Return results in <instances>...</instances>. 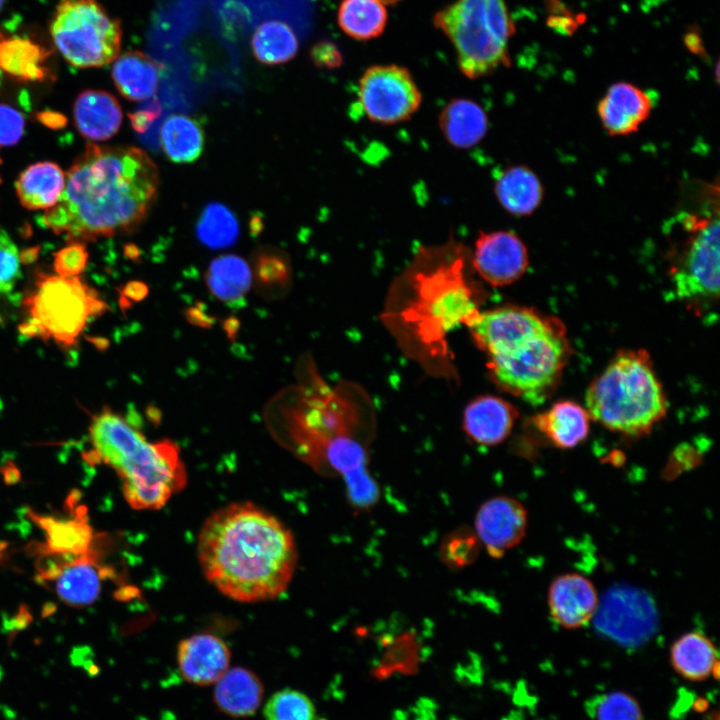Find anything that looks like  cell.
<instances>
[{"label": "cell", "mask_w": 720, "mask_h": 720, "mask_svg": "<svg viewBox=\"0 0 720 720\" xmlns=\"http://www.w3.org/2000/svg\"><path fill=\"white\" fill-rule=\"evenodd\" d=\"M239 233L236 216L219 202L206 205L196 225L198 240L210 249L231 247L237 241Z\"/></svg>", "instance_id": "cell-34"}, {"label": "cell", "mask_w": 720, "mask_h": 720, "mask_svg": "<svg viewBox=\"0 0 720 720\" xmlns=\"http://www.w3.org/2000/svg\"><path fill=\"white\" fill-rule=\"evenodd\" d=\"M599 629L623 645H637L652 633L654 616H650L647 602L635 592L618 591L607 596Z\"/></svg>", "instance_id": "cell-17"}, {"label": "cell", "mask_w": 720, "mask_h": 720, "mask_svg": "<svg viewBox=\"0 0 720 720\" xmlns=\"http://www.w3.org/2000/svg\"><path fill=\"white\" fill-rule=\"evenodd\" d=\"M387 11L379 0H343L338 23L349 36L367 40L380 35L386 25Z\"/></svg>", "instance_id": "cell-31"}, {"label": "cell", "mask_w": 720, "mask_h": 720, "mask_svg": "<svg viewBox=\"0 0 720 720\" xmlns=\"http://www.w3.org/2000/svg\"><path fill=\"white\" fill-rule=\"evenodd\" d=\"M88 251L84 243L70 242L54 255L53 269L58 276L75 277L86 268Z\"/></svg>", "instance_id": "cell-39"}, {"label": "cell", "mask_w": 720, "mask_h": 720, "mask_svg": "<svg viewBox=\"0 0 720 720\" xmlns=\"http://www.w3.org/2000/svg\"><path fill=\"white\" fill-rule=\"evenodd\" d=\"M39 254V247H31L19 253L20 263L30 264L34 262Z\"/></svg>", "instance_id": "cell-45"}, {"label": "cell", "mask_w": 720, "mask_h": 720, "mask_svg": "<svg viewBox=\"0 0 720 720\" xmlns=\"http://www.w3.org/2000/svg\"><path fill=\"white\" fill-rule=\"evenodd\" d=\"M494 193L500 205L511 215L532 214L543 199V187L536 174L522 165L510 166L498 173Z\"/></svg>", "instance_id": "cell-23"}, {"label": "cell", "mask_w": 720, "mask_h": 720, "mask_svg": "<svg viewBox=\"0 0 720 720\" xmlns=\"http://www.w3.org/2000/svg\"><path fill=\"white\" fill-rule=\"evenodd\" d=\"M73 116L78 132L91 141H105L113 137L123 119L117 99L106 91L93 89L77 96Z\"/></svg>", "instance_id": "cell-21"}, {"label": "cell", "mask_w": 720, "mask_h": 720, "mask_svg": "<svg viewBox=\"0 0 720 720\" xmlns=\"http://www.w3.org/2000/svg\"><path fill=\"white\" fill-rule=\"evenodd\" d=\"M439 129L445 140L458 149L477 145L486 135L489 120L484 109L467 98H454L440 111Z\"/></svg>", "instance_id": "cell-22"}, {"label": "cell", "mask_w": 720, "mask_h": 720, "mask_svg": "<svg viewBox=\"0 0 720 720\" xmlns=\"http://www.w3.org/2000/svg\"><path fill=\"white\" fill-rule=\"evenodd\" d=\"M466 326L500 389L531 404L555 390L571 355L561 320L534 308L503 305L479 311Z\"/></svg>", "instance_id": "cell-3"}, {"label": "cell", "mask_w": 720, "mask_h": 720, "mask_svg": "<svg viewBox=\"0 0 720 720\" xmlns=\"http://www.w3.org/2000/svg\"><path fill=\"white\" fill-rule=\"evenodd\" d=\"M161 105L158 101H153L150 104L130 113L128 115L133 129L137 133L146 132L152 123L160 116Z\"/></svg>", "instance_id": "cell-41"}, {"label": "cell", "mask_w": 720, "mask_h": 720, "mask_svg": "<svg viewBox=\"0 0 720 720\" xmlns=\"http://www.w3.org/2000/svg\"><path fill=\"white\" fill-rule=\"evenodd\" d=\"M313 60L316 64L326 67H335L339 64V55L333 52L327 46L316 47L312 53Z\"/></svg>", "instance_id": "cell-42"}, {"label": "cell", "mask_w": 720, "mask_h": 720, "mask_svg": "<svg viewBox=\"0 0 720 720\" xmlns=\"http://www.w3.org/2000/svg\"><path fill=\"white\" fill-rule=\"evenodd\" d=\"M470 261L473 271L493 287L513 284L526 272L528 251L520 237L512 231H480Z\"/></svg>", "instance_id": "cell-12"}, {"label": "cell", "mask_w": 720, "mask_h": 720, "mask_svg": "<svg viewBox=\"0 0 720 720\" xmlns=\"http://www.w3.org/2000/svg\"><path fill=\"white\" fill-rule=\"evenodd\" d=\"M48 52L37 42L19 35L0 33V70L23 82L48 78Z\"/></svg>", "instance_id": "cell-28"}, {"label": "cell", "mask_w": 720, "mask_h": 720, "mask_svg": "<svg viewBox=\"0 0 720 720\" xmlns=\"http://www.w3.org/2000/svg\"><path fill=\"white\" fill-rule=\"evenodd\" d=\"M66 174L54 162L34 163L23 170L16 180V194L28 210H48L59 200L65 187Z\"/></svg>", "instance_id": "cell-25"}, {"label": "cell", "mask_w": 720, "mask_h": 720, "mask_svg": "<svg viewBox=\"0 0 720 720\" xmlns=\"http://www.w3.org/2000/svg\"><path fill=\"white\" fill-rule=\"evenodd\" d=\"M670 662L682 678L699 682L718 674V654L713 642L703 633L681 635L670 648Z\"/></svg>", "instance_id": "cell-27"}, {"label": "cell", "mask_w": 720, "mask_h": 720, "mask_svg": "<svg viewBox=\"0 0 720 720\" xmlns=\"http://www.w3.org/2000/svg\"><path fill=\"white\" fill-rule=\"evenodd\" d=\"M252 50L256 59L264 64H282L297 53L298 40L289 25L281 21H266L255 30Z\"/></svg>", "instance_id": "cell-33"}, {"label": "cell", "mask_w": 720, "mask_h": 720, "mask_svg": "<svg viewBox=\"0 0 720 720\" xmlns=\"http://www.w3.org/2000/svg\"><path fill=\"white\" fill-rule=\"evenodd\" d=\"M654 106L652 96L639 87L618 82L613 84L597 105L603 128L613 136L634 133L649 117Z\"/></svg>", "instance_id": "cell-18"}, {"label": "cell", "mask_w": 720, "mask_h": 720, "mask_svg": "<svg viewBox=\"0 0 720 720\" xmlns=\"http://www.w3.org/2000/svg\"><path fill=\"white\" fill-rule=\"evenodd\" d=\"M253 281L259 294L279 298L288 291L291 282V265L288 256L276 248L258 249L252 259Z\"/></svg>", "instance_id": "cell-32"}, {"label": "cell", "mask_w": 720, "mask_h": 720, "mask_svg": "<svg viewBox=\"0 0 720 720\" xmlns=\"http://www.w3.org/2000/svg\"><path fill=\"white\" fill-rule=\"evenodd\" d=\"M50 34L61 55L75 67H102L119 55L120 24L96 0H61Z\"/></svg>", "instance_id": "cell-10"}, {"label": "cell", "mask_w": 720, "mask_h": 720, "mask_svg": "<svg viewBox=\"0 0 720 720\" xmlns=\"http://www.w3.org/2000/svg\"><path fill=\"white\" fill-rule=\"evenodd\" d=\"M719 213L710 202L705 210L681 212L676 224L683 232L671 267L678 299L698 315L709 313L719 298Z\"/></svg>", "instance_id": "cell-9"}, {"label": "cell", "mask_w": 720, "mask_h": 720, "mask_svg": "<svg viewBox=\"0 0 720 720\" xmlns=\"http://www.w3.org/2000/svg\"><path fill=\"white\" fill-rule=\"evenodd\" d=\"M88 429V459L115 470L132 508L160 509L184 488L185 467L172 441H148L133 424L109 408L94 415Z\"/></svg>", "instance_id": "cell-5"}, {"label": "cell", "mask_w": 720, "mask_h": 720, "mask_svg": "<svg viewBox=\"0 0 720 720\" xmlns=\"http://www.w3.org/2000/svg\"><path fill=\"white\" fill-rule=\"evenodd\" d=\"M112 79L118 92L130 101H145L156 93L160 68L140 51H129L113 61Z\"/></svg>", "instance_id": "cell-26"}, {"label": "cell", "mask_w": 720, "mask_h": 720, "mask_svg": "<svg viewBox=\"0 0 720 720\" xmlns=\"http://www.w3.org/2000/svg\"><path fill=\"white\" fill-rule=\"evenodd\" d=\"M480 545L476 533L472 530L467 528L455 530L441 545V559L450 568L465 567L477 558Z\"/></svg>", "instance_id": "cell-37"}, {"label": "cell", "mask_w": 720, "mask_h": 720, "mask_svg": "<svg viewBox=\"0 0 720 720\" xmlns=\"http://www.w3.org/2000/svg\"><path fill=\"white\" fill-rule=\"evenodd\" d=\"M39 120L48 127L59 128L65 124V118L61 114L54 112H42Z\"/></svg>", "instance_id": "cell-43"}, {"label": "cell", "mask_w": 720, "mask_h": 720, "mask_svg": "<svg viewBox=\"0 0 720 720\" xmlns=\"http://www.w3.org/2000/svg\"><path fill=\"white\" fill-rule=\"evenodd\" d=\"M56 559L60 560L40 565V580L50 583L58 597L70 606L92 604L101 592L103 573L90 552Z\"/></svg>", "instance_id": "cell-14"}, {"label": "cell", "mask_w": 720, "mask_h": 720, "mask_svg": "<svg viewBox=\"0 0 720 720\" xmlns=\"http://www.w3.org/2000/svg\"><path fill=\"white\" fill-rule=\"evenodd\" d=\"M517 418L518 411L511 403L498 396L482 395L465 407L463 428L473 442L495 446L510 435Z\"/></svg>", "instance_id": "cell-19"}, {"label": "cell", "mask_w": 720, "mask_h": 720, "mask_svg": "<svg viewBox=\"0 0 720 720\" xmlns=\"http://www.w3.org/2000/svg\"><path fill=\"white\" fill-rule=\"evenodd\" d=\"M144 285L139 282H130L123 289L124 295L137 299V296H141L143 293Z\"/></svg>", "instance_id": "cell-44"}, {"label": "cell", "mask_w": 720, "mask_h": 720, "mask_svg": "<svg viewBox=\"0 0 720 720\" xmlns=\"http://www.w3.org/2000/svg\"><path fill=\"white\" fill-rule=\"evenodd\" d=\"M533 424L556 447L574 448L589 433L590 416L581 405L565 400L533 417Z\"/></svg>", "instance_id": "cell-24"}, {"label": "cell", "mask_w": 720, "mask_h": 720, "mask_svg": "<svg viewBox=\"0 0 720 720\" xmlns=\"http://www.w3.org/2000/svg\"><path fill=\"white\" fill-rule=\"evenodd\" d=\"M379 1H381L383 4H391V3H395L399 0H379Z\"/></svg>", "instance_id": "cell-47"}, {"label": "cell", "mask_w": 720, "mask_h": 720, "mask_svg": "<svg viewBox=\"0 0 720 720\" xmlns=\"http://www.w3.org/2000/svg\"><path fill=\"white\" fill-rule=\"evenodd\" d=\"M19 277L18 248L7 232L0 228V294L10 292Z\"/></svg>", "instance_id": "cell-38"}, {"label": "cell", "mask_w": 720, "mask_h": 720, "mask_svg": "<svg viewBox=\"0 0 720 720\" xmlns=\"http://www.w3.org/2000/svg\"><path fill=\"white\" fill-rule=\"evenodd\" d=\"M176 660L186 682L207 686L215 684L230 668L231 651L220 637L196 633L179 642Z\"/></svg>", "instance_id": "cell-15"}, {"label": "cell", "mask_w": 720, "mask_h": 720, "mask_svg": "<svg viewBox=\"0 0 720 720\" xmlns=\"http://www.w3.org/2000/svg\"><path fill=\"white\" fill-rule=\"evenodd\" d=\"M197 554L207 580L226 597L244 603L278 597L297 564L291 531L249 502L213 512L200 529Z\"/></svg>", "instance_id": "cell-2"}, {"label": "cell", "mask_w": 720, "mask_h": 720, "mask_svg": "<svg viewBox=\"0 0 720 720\" xmlns=\"http://www.w3.org/2000/svg\"><path fill=\"white\" fill-rule=\"evenodd\" d=\"M205 282L218 300L230 305L239 304L253 283L251 266L240 256L221 255L210 262Z\"/></svg>", "instance_id": "cell-29"}, {"label": "cell", "mask_w": 720, "mask_h": 720, "mask_svg": "<svg viewBox=\"0 0 720 720\" xmlns=\"http://www.w3.org/2000/svg\"><path fill=\"white\" fill-rule=\"evenodd\" d=\"M548 607L552 619L567 629L587 625L596 615L599 599L594 584L579 573L556 577L548 590Z\"/></svg>", "instance_id": "cell-16"}, {"label": "cell", "mask_w": 720, "mask_h": 720, "mask_svg": "<svg viewBox=\"0 0 720 720\" xmlns=\"http://www.w3.org/2000/svg\"><path fill=\"white\" fill-rule=\"evenodd\" d=\"M0 163H1V159H0ZM0 182H1V179H0Z\"/></svg>", "instance_id": "cell-49"}, {"label": "cell", "mask_w": 720, "mask_h": 720, "mask_svg": "<svg viewBox=\"0 0 720 720\" xmlns=\"http://www.w3.org/2000/svg\"><path fill=\"white\" fill-rule=\"evenodd\" d=\"M29 319L19 325L25 337L52 340L73 348L91 318L102 315L106 303L80 277L38 273L34 287L23 298Z\"/></svg>", "instance_id": "cell-7"}, {"label": "cell", "mask_w": 720, "mask_h": 720, "mask_svg": "<svg viewBox=\"0 0 720 720\" xmlns=\"http://www.w3.org/2000/svg\"><path fill=\"white\" fill-rule=\"evenodd\" d=\"M24 116L10 105L0 103V145H15L22 138Z\"/></svg>", "instance_id": "cell-40"}, {"label": "cell", "mask_w": 720, "mask_h": 720, "mask_svg": "<svg viewBox=\"0 0 720 720\" xmlns=\"http://www.w3.org/2000/svg\"><path fill=\"white\" fill-rule=\"evenodd\" d=\"M585 401L590 417L630 437L649 433L667 411L662 384L641 349L618 352L591 382Z\"/></svg>", "instance_id": "cell-6"}, {"label": "cell", "mask_w": 720, "mask_h": 720, "mask_svg": "<svg viewBox=\"0 0 720 720\" xmlns=\"http://www.w3.org/2000/svg\"><path fill=\"white\" fill-rule=\"evenodd\" d=\"M4 0H0V8L2 7Z\"/></svg>", "instance_id": "cell-48"}, {"label": "cell", "mask_w": 720, "mask_h": 720, "mask_svg": "<svg viewBox=\"0 0 720 720\" xmlns=\"http://www.w3.org/2000/svg\"><path fill=\"white\" fill-rule=\"evenodd\" d=\"M158 187V169L142 149L88 144L67 172L58 202L44 211L39 224L67 243L130 233L147 217Z\"/></svg>", "instance_id": "cell-1"}, {"label": "cell", "mask_w": 720, "mask_h": 720, "mask_svg": "<svg viewBox=\"0 0 720 720\" xmlns=\"http://www.w3.org/2000/svg\"><path fill=\"white\" fill-rule=\"evenodd\" d=\"M594 720H643L638 701L623 691H612L592 698L586 704Z\"/></svg>", "instance_id": "cell-36"}, {"label": "cell", "mask_w": 720, "mask_h": 720, "mask_svg": "<svg viewBox=\"0 0 720 720\" xmlns=\"http://www.w3.org/2000/svg\"><path fill=\"white\" fill-rule=\"evenodd\" d=\"M358 102L372 122L393 125L410 119L422 102L410 72L398 65H375L361 76Z\"/></svg>", "instance_id": "cell-11"}, {"label": "cell", "mask_w": 720, "mask_h": 720, "mask_svg": "<svg viewBox=\"0 0 720 720\" xmlns=\"http://www.w3.org/2000/svg\"><path fill=\"white\" fill-rule=\"evenodd\" d=\"M263 715L265 720H326L305 693L292 688L275 692L266 701Z\"/></svg>", "instance_id": "cell-35"}, {"label": "cell", "mask_w": 720, "mask_h": 720, "mask_svg": "<svg viewBox=\"0 0 720 720\" xmlns=\"http://www.w3.org/2000/svg\"><path fill=\"white\" fill-rule=\"evenodd\" d=\"M469 250L449 239L440 245L419 248L398 280L404 300L402 330L419 347L444 346L443 338L459 324H467L480 310L481 289L471 280ZM410 341V342H411Z\"/></svg>", "instance_id": "cell-4"}, {"label": "cell", "mask_w": 720, "mask_h": 720, "mask_svg": "<svg viewBox=\"0 0 720 720\" xmlns=\"http://www.w3.org/2000/svg\"><path fill=\"white\" fill-rule=\"evenodd\" d=\"M4 550H5V545H3V544L0 543V560H1L2 557H3Z\"/></svg>", "instance_id": "cell-46"}, {"label": "cell", "mask_w": 720, "mask_h": 720, "mask_svg": "<svg viewBox=\"0 0 720 720\" xmlns=\"http://www.w3.org/2000/svg\"><path fill=\"white\" fill-rule=\"evenodd\" d=\"M434 23L453 44L466 77H483L507 63L511 22L505 0H456Z\"/></svg>", "instance_id": "cell-8"}, {"label": "cell", "mask_w": 720, "mask_h": 720, "mask_svg": "<svg viewBox=\"0 0 720 720\" xmlns=\"http://www.w3.org/2000/svg\"><path fill=\"white\" fill-rule=\"evenodd\" d=\"M264 699L260 677L245 667H230L215 683L213 701L217 709L233 718L254 715Z\"/></svg>", "instance_id": "cell-20"}, {"label": "cell", "mask_w": 720, "mask_h": 720, "mask_svg": "<svg viewBox=\"0 0 720 720\" xmlns=\"http://www.w3.org/2000/svg\"><path fill=\"white\" fill-rule=\"evenodd\" d=\"M527 529V511L516 499L495 496L479 507L475 516V533L493 558L518 545Z\"/></svg>", "instance_id": "cell-13"}, {"label": "cell", "mask_w": 720, "mask_h": 720, "mask_svg": "<svg viewBox=\"0 0 720 720\" xmlns=\"http://www.w3.org/2000/svg\"><path fill=\"white\" fill-rule=\"evenodd\" d=\"M160 143L170 161L192 163L203 152L205 135L196 119L187 115L173 114L161 126Z\"/></svg>", "instance_id": "cell-30"}]
</instances>
